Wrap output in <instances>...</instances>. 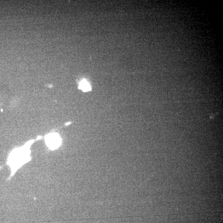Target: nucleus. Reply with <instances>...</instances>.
<instances>
[{
    "label": "nucleus",
    "instance_id": "1",
    "mask_svg": "<svg viewBox=\"0 0 223 223\" xmlns=\"http://www.w3.org/2000/svg\"><path fill=\"white\" fill-rule=\"evenodd\" d=\"M24 151H15L12 155H11V164L12 165H15L16 167L21 165L23 163H25L27 161L28 158L26 157L27 155Z\"/></svg>",
    "mask_w": 223,
    "mask_h": 223
},
{
    "label": "nucleus",
    "instance_id": "2",
    "mask_svg": "<svg viewBox=\"0 0 223 223\" xmlns=\"http://www.w3.org/2000/svg\"><path fill=\"white\" fill-rule=\"evenodd\" d=\"M45 142L48 147L52 150L57 148L60 146L61 139L57 134H51L45 137Z\"/></svg>",
    "mask_w": 223,
    "mask_h": 223
},
{
    "label": "nucleus",
    "instance_id": "3",
    "mask_svg": "<svg viewBox=\"0 0 223 223\" xmlns=\"http://www.w3.org/2000/svg\"><path fill=\"white\" fill-rule=\"evenodd\" d=\"M78 88L84 92H89L92 90V87L89 83L85 79H83L81 82Z\"/></svg>",
    "mask_w": 223,
    "mask_h": 223
}]
</instances>
